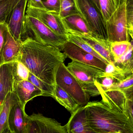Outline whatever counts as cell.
<instances>
[{
	"instance_id": "obj_19",
	"label": "cell",
	"mask_w": 133,
	"mask_h": 133,
	"mask_svg": "<svg viewBox=\"0 0 133 133\" xmlns=\"http://www.w3.org/2000/svg\"><path fill=\"white\" fill-rule=\"evenodd\" d=\"M21 43L16 41L8 29L3 53V64L17 61L20 53Z\"/></svg>"
},
{
	"instance_id": "obj_37",
	"label": "cell",
	"mask_w": 133,
	"mask_h": 133,
	"mask_svg": "<svg viewBox=\"0 0 133 133\" xmlns=\"http://www.w3.org/2000/svg\"><path fill=\"white\" fill-rule=\"evenodd\" d=\"M133 98L127 99L125 107V115L133 123Z\"/></svg>"
},
{
	"instance_id": "obj_40",
	"label": "cell",
	"mask_w": 133,
	"mask_h": 133,
	"mask_svg": "<svg viewBox=\"0 0 133 133\" xmlns=\"http://www.w3.org/2000/svg\"><path fill=\"white\" fill-rule=\"evenodd\" d=\"M116 4H117V6L118 7L120 5L124 3L126 0H116Z\"/></svg>"
},
{
	"instance_id": "obj_7",
	"label": "cell",
	"mask_w": 133,
	"mask_h": 133,
	"mask_svg": "<svg viewBox=\"0 0 133 133\" xmlns=\"http://www.w3.org/2000/svg\"><path fill=\"white\" fill-rule=\"evenodd\" d=\"M26 133H67L65 125L40 113L29 116Z\"/></svg>"
},
{
	"instance_id": "obj_13",
	"label": "cell",
	"mask_w": 133,
	"mask_h": 133,
	"mask_svg": "<svg viewBox=\"0 0 133 133\" xmlns=\"http://www.w3.org/2000/svg\"><path fill=\"white\" fill-rule=\"evenodd\" d=\"M101 101L110 109L125 114L127 97L125 93L119 90H100Z\"/></svg>"
},
{
	"instance_id": "obj_5",
	"label": "cell",
	"mask_w": 133,
	"mask_h": 133,
	"mask_svg": "<svg viewBox=\"0 0 133 133\" xmlns=\"http://www.w3.org/2000/svg\"><path fill=\"white\" fill-rule=\"evenodd\" d=\"M55 82L80 106H85L90 101V97L83 90L79 81L69 71L64 63L61 64L58 69Z\"/></svg>"
},
{
	"instance_id": "obj_3",
	"label": "cell",
	"mask_w": 133,
	"mask_h": 133,
	"mask_svg": "<svg viewBox=\"0 0 133 133\" xmlns=\"http://www.w3.org/2000/svg\"><path fill=\"white\" fill-rule=\"evenodd\" d=\"M77 13L84 20L93 36L107 40L106 22L92 0H73Z\"/></svg>"
},
{
	"instance_id": "obj_33",
	"label": "cell",
	"mask_w": 133,
	"mask_h": 133,
	"mask_svg": "<svg viewBox=\"0 0 133 133\" xmlns=\"http://www.w3.org/2000/svg\"><path fill=\"white\" fill-rule=\"evenodd\" d=\"M83 90L90 97L100 95V86L97 79L95 83H80Z\"/></svg>"
},
{
	"instance_id": "obj_26",
	"label": "cell",
	"mask_w": 133,
	"mask_h": 133,
	"mask_svg": "<svg viewBox=\"0 0 133 133\" xmlns=\"http://www.w3.org/2000/svg\"><path fill=\"white\" fill-rule=\"evenodd\" d=\"M28 80L42 91L44 96L54 97V86L48 84L30 72Z\"/></svg>"
},
{
	"instance_id": "obj_34",
	"label": "cell",
	"mask_w": 133,
	"mask_h": 133,
	"mask_svg": "<svg viewBox=\"0 0 133 133\" xmlns=\"http://www.w3.org/2000/svg\"><path fill=\"white\" fill-rule=\"evenodd\" d=\"M8 31L6 23L0 24V66L3 64V53Z\"/></svg>"
},
{
	"instance_id": "obj_8",
	"label": "cell",
	"mask_w": 133,
	"mask_h": 133,
	"mask_svg": "<svg viewBox=\"0 0 133 133\" xmlns=\"http://www.w3.org/2000/svg\"><path fill=\"white\" fill-rule=\"evenodd\" d=\"M28 0H20L10 12L5 23L9 31L14 39L22 41L26 26V11Z\"/></svg>"
},
{
	"instance_id": "obj_22",
	"label": "cell",
	"mask_w": 133,
	"mask_h": 133,
	"mask_svg": "<svg viewBox=\"0 0 133 133\" xmlns=\"http://www.w3.org/2000/svg\"><path fill=\"white\" fill-rule=\"evenodd\" d=\"M133 39L130 41V45L125 54L114 62L116 65L123 70L126 76L133 74Z\"/></svg>"
},
{
	"instance_id": "obj_32",
	"label": "cell",
	"mask_w": 133,
	"mask_h": 133,
	"mask_svg": "<svg viewBox=\"0 0 133 133\" xmlns=\"http://www.w3.org/2000/svg\"><path fill=\"white\" fill-rule=\"evenodd\" d=\"M126 16L129 34L131 39L133 35V0H126Z\"/></svg>"
},
{
	"instance_id": "obj_41",
	"label": "cell",
	"mask_w": 133,
	"mask_h": 133,
	"mask_svg": "<svg viewBox=\"0 0 133 133\" xmlns=\"http://www.w3.org/2000/svg\"><path fill=\"white\" fill-rule=\"evenodd\" d=\"M3 133H11L10 132L9 130L8 129H7L5 130L4 131V132Z\"/></svg>"
},
{
	"instance_id": "obj_11",
	"label": "cell",
	"mask_w": 133,
	"mask_h": 133,
	"mask_svg": "<svg viewBox=\"0 0 133 133\" xmlns=\"http://www.w3.org/2000/svg\"><path fill=\"white\" fill-rule=\"evenodd\" d=\"M25 109L18 100L11 108L8 119V128L11 133H26L29 116Z\"/></svg>"
},
{
	"instance_id": "obj_38",
	"label": "cell",
	"mask_w": 133,
	"mask_h": 133,
	"mask_svg": "<svg viewBox=\"0 0 133 133\" xmlns=\"http://www.w3.org/2000/svg\"><path fill=\"white\" fill-rule=\"evenodd\" d=\"M27 4V7L45 9L41 0H28Z\"/></svg>"
},
{
	"instance_id": "obj_35",
	"label": "cell",
	"mask_w": 133,
	"mask_h": 133,
	"mask_svg": "<svg viewBox=\"0 0 133 133\" xmlns=\"http://www.w3.org/2000/svg\"><path fill=\"white\" fill-rule=\"evenodd\" d=\"M45 8L47 11L59 15L60 0H41Z\"/></svg>"
},
{
	"instance_id": "obj_18",
	"label": "cell",
	"mask_w": 133,
	"mask_h": 133,
	"mask_svg": "<svg viewBox=\"0 0 133 133\" xmlns=\"http://www.w3.org/2000/svg\"><path fill=\"white\" fill-rule=\"evenodd\" d=\"M66 32L75 35H92L86 23L78 13L62 19Z\"/></svg>"
},
{
	"instance_id": "obj_42",
	"label": "cell",
	"mask_w": 133,
	"mask_h": 133,
	"mask_svg": "<svg viewBox=\"0 0 133 133\" xmlns=\"http://www.w3.org/2000/svg\"><path fill=\"white\" fill-rule=\"evenodd\" d=\"M2 104H1V103H0V110H1V107Z\"/></svg>"
},
{
	"instance_id": "obj_28",
	"label": "cell",
	"mask_w": 133,
	"mask_h": 133,
	"mask_svg": "<svg viewBox=\"0 0 133 133\" xmlns=\"http://www.w3.org/2000/svg\"><path fill=\"white\" fill-rule=\"evenodd\" d=\"M101 12L105 22L107 21L115 11L118 6L116 0H98Z\"/></svg>"
},
{
	"instance_id": "obj_16",
	"label": "cell",
	"mask_w": 133,
	"mask_h": 133,
	"mask_svg": "<svg viewBox=\"0 0 133 133\" xmlns=\"http://www.w3.org/2000/svg\"><path fill=\"white\" fill-rule=\"evenodd\" d=\"M65 126L67 133H98L93 130L88 125L84 106H80L71 114Z\"/></svg>"
},
{
	"instance_id": "obj_15",
	"label": "cell",
	"mask_w": 133,
	"mask_h": 133,
	"mask_svg": "<svg viewBox=\"0 0 133 133\" xmlns=\"http://www.w3.org/2000/svg\"><path fill=\"white\" fill-rule=\"evenodd\" d=\"M13 92L24 108L27 102L35 97L44 96L42 91L28 80L15 81Z\"/></svg>"
},
{
	"instance_id": "obj_12",
	"label": "cell",
	"mask_w": 133,
	"mask_h": 133,
	"mask_svg": "<svg viewBox=\"0 0 133 133\" xmlns=\"http://www.w3.org/2000/svg\"><path fill=\"white\" fill-rule=\"evenodd\" d=\"M80 84L95 83L103 70L88 65L72 61L66 66Z\"/></svg>"
},
{
	"instance_id": "obj_2",
	"label": "cell",
	"mask_w": 133,
	"mask_h": 133,
	"mask_svg": "<svg viewBox=\"0 0 133 133\" xmlns=\"http://www.w3.org/2000/svg\"><path fill=\"white\" fill-rule=\"evenodd\" d=\"M90 127L98 133H133V123L124 113L113 111L102 102H90L84 106Z\"/></svg>"
},
{
	"instance_id": "obj_14",
	"label": "cell",
	"mask_w": 133,
	"mask_h": 133,
	"mask_svg": "<svg viewBox=\"0 0 133 133\" xmlns=\"http://www.w3.org/2000/svg\"><path fill=\"white\" fill-rule=\"evenodd\" d=\"M15 62L3 64L0 66V103L2 104L9 93L14 91Z\"/></svg>"
},
{
	"instance_id": "obj_23",
	"label": "cell",
	"mask_w": 133,
	"mask_h": 133,
	"mask_svg": "<svg viewBox=\"0 0 133 133\" xmlns=\"http://www.w3.org/2000/svg\"><path fill=\"white\" fill-rule=\"evenodd\" d=\"M66 37H67L68 41L72 42L74 44L77 45L84 50L91 54L97 58H98L103 62H104L106 64H108V63L104 59L98 55L97 52H95L93 50V48L80 37L77 35H74V34H71L68 33H67Z\"/></svg>"
},
{
	"instance_id": "obj_1",
	"label": "cell",
	"mask_w": 133,
	"mask_h": 133,
	"mask_svg": "<svg viewBox=\"0 0 133 133\" xmlns=\"http://www.w3.org/2000/svg\"><path fill=\"white\" fill-rule=\"evenodd\" d=\"M66 57L58 48L40 43L26 37L21 43L17 61L23 64L40 79L55 87L58 69Z\"/></svg>"
},
{
	"instance_id": "obj_27",
	"label": "cell",
	"mask_w": 133,
	"mask_h": 133,
	"mask_svg": "<svg viewBox=\"0 0 133 133\" xmlns=\"http://www.w3.org/2000/svg\"><path fill=\"white\" fill-rule=\"evenodd\" d=\"M20 0H0V24L5 23L11 12Z\"/></svg>"
},
{
	"instance_id": "obj_21",
	"label": "cell",
	"mask_w": 133,
	"mask_h": 133,
	"mask_svg": "<svg viewBox=\"0 0 133 133\" xmlns=\"http://www.w3.org/2000/svg\"><path fill=\"white\" fill-rule=\"evenodd\" d=\"M53 98L65 108L71 114L80 107L73 98L62 88L56 84Z\"/></svg>"
},
{
	"instance_id": "obj_30",
	"label": "cell",
	"mask_w": 133,
	"mask_h": 133,
	"mask_svg": "<svg viewBox=\"0 0 133 133\" xmlns=\"http://www.w3.org/2000/svg\"><path fill=\"white\" fill-rule=\"evenodd\" d=\"M77 13L73 0H60L59 16L63 18Z\"/></svg>"
},
{
	"instance_id": "obj_9",
	"label": "cell",
	"mask_w": 133,
	"mask_h": 133,
	"mask_svg": "<svg viewBox=\"0 0 133 133\" xmlns=\"http://www.w3.org/2000/svg\"><path fill=\"white\" fill-rule=\"evenodd\" d=\"M26 14L40 20L56 34L67 37V32L61 18L58 14L46 9L29 7H27L26 9Z\"/></svg>"
},
{
	"instance_id": "obj_36",
	"label": "cell",
	"mask_w": 133,
	"mask_h": 133,
	"mask_svg": "<svg viewBox=\"0 0 133 133\" xmlns=\"http://www.w3.org/2000/svg\"><path fill=\"white\" fill-rule=\"evenodd\" d=\"M97 81L100 86V90H107L112 87L115 83L117 82L115 79L110 77H104L97 78Z\"/></svg>"
},
{
	"instance_id": "obj_31",
	"label": "cell",
	"mask_w": 133,
	"mask_h": 133,
	"mask_svg": "<svg viewBox=\"0 0 133 133\" xmlns=\"http://www.w3.org/2000/svg\"><path fill=\"white\" fill-rule=\"evenodd\" d=\"M30 71L23 64L18 61L15 62V81L27 80Z\"/></svg>"
},
{
	"instance_id": "obj_25",
	"label": "cell",
	"mask_w": 133,
	"mask_h": 133,
	"mask_svg": "<svg viewBox=\"0 0 133 133\" xmlns=\"http://www.w3.org/2000/svg\"><path fill=\"white\" fill-rule=\"evenodd\" d=\"M109 90H121L125 93L127 99L133 98V74L128 75L123 80L115 83Z\"/></svg>"
},
{
	"instance_id": "obj_4",
	"label": "cell",
	"mask_w": 133,
	"mask_h": 133,
	"mask_svg": "<svg viewBox=\"0 0 133 133\" xmlns=\"http://www.w3.org/2000/svg\"><path fill=\"white\" fill-rule=\"evenodd\" d=\"M26 34V37L36 42L58 48L61 50L68 41L67 37L56 34L40 20L27 15L24 35Z\"/></svg>"
},
{
	"instance_id": "obj_20",
	"label": "cell",
	"mask_w": 133,
	"mask_h": 133,
	"mask_svg": "<svg viewBox=\"0 0 133 133\" xmlns=\"http://www.w3.org/2000/svg\"><path fill=\"white\" fill-rule=\"evenodd\" d=\"M18 100L14 92L9 93L2 104L0 110V133L8 128V119L9 111L13 104Z\"/></svg>"
},
{
	"instance_id": "obj_17",
	"label": "cell",
	"mask_w": 133,
	"mask_h": 133,
	"mask_svg": "<svg viewBox=\"0 0 133 133\" xmlns=\"http://www.w3.org/2000/svg\"><path fill=\"white\" fill-rule=\"evenodd\" d=\"M77 36L81 37L95 52L101 56L108 63H114V58L111 53L110 48L111 42L108 40L100 39L91 35H79Z\"/></svg>"
},
{
	"instance_id": "obj_24",
	"label": "cell",
	"mask_w": 133,
	"mask_h": 133,
	"mask_svg": "<svg viewBox=\"0 0 133 133\" xmlns=\"http://www.w3.org/2000/svg\"><path fill=\"white\" fill-rule=\"evenodd\" d=\"M126 76L122 69L116 66L114 63H109L107 64L104 71H102L99 75L98 78L110 77L115 79L117 82H119L124 79Z\"/></svg>"
},
{
	"instance_id": "obj_10",
	"label": "cell",
	"mask_w": 133,
	"mask_h": 133,
	"mask_svg": "<svg viewBox=\"0 0 133 133\" xmlns=\"http://www.w3.org/2000/svg\"><path fill=\"white\" fill-rule=\"evenodd\" d=\"M61 50L66 56L72 61L94 66L104 71L107 65L104 62L91 54L68 41L64 44L61 49Z\"/></svg>"
},
{
	"instance_id": "obj_6",
	"label": "cell",
	"mask_w": 133,
	"mask_h": 133,
	"mask_svg": "<svg viewBox=\"0 0 133 133\" xmlns=\"http://www.w3.org/2000/svg\"><path fill=\"white\" fill-rule=\"evenodd\" d=\"M126 1L119 5L106 21L107 40L111 43L130 41L126 16Z\"/></svg>"
},
{
	"instance_id": "obj_29",
	"label": "cell",
	"mask_w": 133,
	"mask_h": 133,
	"mask_svg": "<svg viewBox=\"0 0 133 133\" xmlns=\"http://www.w3.org/2000/svg\"><path fill=\"white\" fill-rule=\"evenodd\" d=\"M130 44V41L111 43V53L114 58V62L125 54L129 49Z\"/></svg>"
},
{
	"instance_id": "obj_39",
	"label": "cell",
	"mask_w": 133,
	"mask_h": 133,
	"mask_svg": "<svg viewBox=\"0 0 133 133\" xmlns=\"http://www.w3.org/2000/svg\"><path fill=\"white\" fill-rule=\"evenodd\" d=\"M93 2L95 4L97 8L100 11V5H99V1L98 0H92Z\"/></svg>"
}]
</instances>
